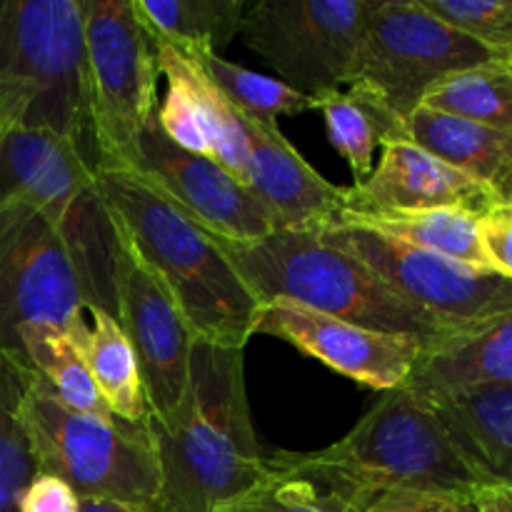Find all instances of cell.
Listing matches in <instances>:
<instances>
[{
	"instance_id": "1",
	"label": "cell",
	"mask_w": 512,
	"mask_h": 512,
	"mask_svg": "<svg viewBox=\"0 0 512 512\" xmlns=\"http://www.w3.org/2000/svg\"><path fill=\"white\" fill-rule=\"evenodd\" d=\"M160 468L153 512H213L270 475L245 393L243 350L195 340L190 378L178 413L150 420Z\"/></svg>"
},
{
	"instance_id": "2",
	"label": "cell",
	"mask_w": 512,
	"mask_h": 512,
	"mask_svg": "<svg viewBox=\"0 0 512 512\" xmlns=\"http://www.w3.org/2000/svg\"><path fill=\"white\" fill-rule=\"evenodd\" d=\"M95 170L123 245L168 290L195 340L243 350L260 303L213 235L130 170Z\"/></svg>"
},
{
	"instance_id": "3",
	"label": "cell",
	"mask_w": 512,
	"mask_h": 512,
	"mask_svg": "<svg viewBox=\"0 0 512 512\" xmlns=\"http://www.w3.org/2000/svg\"><path fill=\"white\" fill-rule=\"evenodd\" d=\"M268 458L340 495L355 512L390 490L473 495L480 485L433 405L403 388L383 393L338 443L315 453L278 450Z\"/></svg>"
},
{
	"instance_id": "4",
	"label": "cell",
	"mask_w": 512,
	"mask_h": 512,
	"mask_svg": "<svg viewBox=\"0 0 512 512\" xmlns=\"http://www.w3.org/2000/svg\"><path fill=\"white\" fill-rule=\"evenodd\" d=\"M215 243L258 303L288 300L380 333L413 335L425 345L450 333L320 230L278 228L250 243L223 238Z\"/></svg>"
},
{
	"instance_id": "5",
	"label": "cell",
	"mask_w": 512,
	"mask_h": 512,
	"mask_svg": "<svg viewBox=\"0 0 512 512\" xmlns=\"http://www.w3.org/2000/svg\"><path fill=\"white\" fill-rule=\"evenodd\" d=\"M13 200L38 210L63 235L83 270L93 308L115 318L125 245L88 153L50 130L8 128L0 138V203Z\"/></svg>"
},
{
	"instance_id": "6",
	"label": "cell",
	"mask_w": 512,
	"mask_h": 512,
	"mask_svg": "<svg viewBox=\"0 0 512 512\" xmlns=\"http://www.w3.org/2000/svg\"><path fill=\"white\" fill-rule=\"evenodd\" d=\"M0 115L93 150L80 0L0 3Z\"/></svg>"
},
{
	"instance_id": "7",
	"label": "cell",
	"mask_w": 512,
	"mask_h": 512,
	"mask_svg": "<svg viewBox=\"0 0 512 512\" xmlns=\"http://www.w3.org/2000/svg\"><path fill=\"white\" fill-rule=\"evenodd\" d=\"M20 425L38 473L63 480L78 498H98L153 512L160 468L148 428L75 413L30 375L20 400Z\"/></svg>"
},
{
	"instance_id": "8",
	"label": "cell",
	"mask_w": 512,
	"mask_h": 512,
	"mask_svg": "<svg viewBox=\"0 0 512 512\" xmlns=\"http://www.w3.org/2000/svg\"><path fill=\"white\" fill-rule=\"evenodd\" d=\"M80 3L95 168L130 170L140 133L158 113V53L133 0Z\"/></svg>"
},
{
	"instance_id": "9",
	"label": "cell",
	"mask_w": 512,
	"mask_h": 512,
	"mask_svg": "<svg viewBox=\"0 0 512 512\" xmlns=\"http://www.w3.org/2000/svg\"><path fill=\"white\" fill-rule=\"evenodd\" d=\"M88 283L63 235L25 203H0V355L23 365L20 330L55 325L80 345L90 333Z\"/></svg>"
},
{
	"instance_id": "10",
	"label": "cell",
	"mask_w": 512,
	"mask_h": 512,
	"mask_svg": "<svg viewBox=\"0 0 512 512\" xmlns=\"http://www.w3.org/2000/svg\"><path fill=\"white\" fill-rule=\"evenodd\" d=\"M378 0H255L245 5V45L298 93L340 90L355 80L360 45Z\"/></svg>"
},
{
	"instance_id": "11",
	"label": "cell",
	"mask_w": 512,
	"mask_h": 512,
	"mask_svg": "<svg viewBox=\"0 0 512 512\" xmlns=\"http://www.w3.org/2000/svg\"><path fill=\"white\" fill-rule=\"evenodd\" d=\"M503 60L420 0H378L360 45L355 80L373 85L408 118L433 85L463 70Z\"/></svg>"
},
{
	"instance_id": "12",
	"label": "cell",
	"mask_w": 512,
	"mask_h": 512,
	"mask_svg": "<svg viewBox=\"0 0 512 512\" xmlns=\"http://www.w3.org/2000/svg\"><path fill=\"white\" fill-rule=\"evenodd\" d=\"M320 233L363 260L395 293L433 315L450 333L512 310V280L505 275L470 268L355 225H328Z\"/></svg>"
},
{
	"instance_id": "13",
	"label": "cell",
	"mask_w": 512,
	"mask_h": 512,
	"mask_svg": "<svg viewBox=\"0 0 512 512\" xmlns=\"http://www.w3.org/2000/svg\"><path fill=\"white\" fill-rule=\"evenodd\" d=\"M130 173L215 238L250 243L278 230L268 208L235 175L208 155L175 145L155 118L140 133Z\"/></svg>"
},
{
	"instance_id": "14",
	"label": "cell",
	"mask_w": 512,
	"mask_h": 512,
	"mask_svg": "<svg viewBox=\"0 0 512 512\" xmlns=\"http://www.w3.org/2000/svg\"><path fill=\"white\" fill-rule=\"evenodd\" d=\"M115 320L135 353L150 420L178 413L190 378L195 335L168 290L125 248L115 283Z\"/></svg>"
},
{
	"instance_id": "15",
	"label": "cell",
	"mask_w": 512,
	"mask_h": 512,
	"mask_svg": "<svg viewBox=\"0 0 512 512\" xmlns=\"http://www.w3.org/2000/svg\"><path fill=\"white\" fill-rule=\"evenodd\" d=\"M255 335L285 340L335 373L380 393L403 388L425 348L423 340L413 335L380 333L288 300L260 303Z\"/></svg>"
},
{
	"instance_id": "16",
	"label": "cell",
	"mask_w": 512,
	"mask_h": 512,
	"mask_svg": "<svg viewBox=\"0 0 512 512\" xmlns=\"http://www.w3.org/2000/svg\"><path fill=\"white\" fill-rule=\"evenodd\" d=\"M153 43L165 78V100L155 113L160 130L188 153L213 158L245 185L248 138L243 115L188 53L160 40Z\"/></svg>"
},
{
	"instance_id": "17",
	"label": "cell",
	"mask_w": 512,
	"mask_h": 512,
	"mask_svg": "<svg viewBox=\"0 0 512 512\" xmlns=\"http://www.w3.org/2000/svg\"><path fill=\"white\" fill-rule=\"evenodd\" d=\"M380 150L373 173L363 183L345 188L343 213L388 215L460 208L485 215L498 203L490 185L450 168L413 140H390Z\"/></svg>"
},
{
	"instance_id": "18",
	"label": "cell",
	"mask_w": 512,
	"mask_h": 512,
	"mask_svg": "<svg viewBox=\"0 0 512 512\" xmlns=\"http://www.w3.org/2000/svg\"><path fill=\"white\" fill-rule=\"evenodd\" d=\"M243 128L248 138L245 188L268 208L275 225L288 230L333 225L345 210V188L325 180L278 125H260L243 115Z\"/></svg>"
},
{
	"instance_id": "19",
	"label": "cell",
	"mask_w": 512,
	"mask_h": 512,
	"mask_svg": "<svg viewBox=\"0 0 512 512\" xmlns=\"http://www.w3.org/2000/svg\"><path fill=\"white\" fill-rule=\"evenodd\" d=\"M488 385H512V310L425 345L403 390L435 405Z\"/></svg>"
},
{
	"instance_id": "20",
	"label": "cell",
	"mask_w": 512,
	"mask_h": 512,
	"mask_svg": "<svg viewBox=\"0 0 512 512\" xmlns=\"http://www.w3.org/2000/svg\"><path fill=\"white\" fill-rule=\"evenodd\" d=\"M480 485H512V385H488L433 405Z\"/></svg>"
},
{
	"instance_id": "21",
	"label": "cell",
	"mask_w": 512,
	"mask_h": 512,
	"mask_svg": "<svg viewBox=\"0 0 512 512\" xmlns=\"http://www.w3.org/2000/svg\"><path fill=\"white\" fill-rule=\"evenodd\" d=\"M313 110H320L328 140L348 163L355 183H363L375 168V150L390 140H405V118L395 113L383 95L365 80L348 88L313 95Z\"/></svg>"
},
{
	"instance_id": "22",
	"label": "cell",
	"mask_w": 512,
	"mask_h": 512,
	"mask_svg": "<svg viewBox=\"0 0 512 512\" xmlns=\"http://www.w3.org/2000/svg\"><path fill=\"white\" fill-rule=\"evenodd\" d=\"M405 135L450 168L493 190L512 173V135L460 115L418 105L405 118Z\"/></svg>"
},
{
	"instance_id": "23",
	"label": "cell",
	"mask_w": 512,
	"mask_h": 512,
	"mask_svg": "<svg viewBox=\"0 0 512 512\" xmlns=\"http://www.w3.org/2000/svg\"><path fill=\"white\" fill-rule=\"evenodd\" d=\"M480 218L460 208H433L413 210V213H388V215H348L340 213L333 225H355L370 230L383 238L458 260L470 268L495 273L488 253L483 248L480 235ZM500 275V273H498Z\"/></svg>"
},
{
	"instance_id": "24",
	"label": "cell",
	"mask_w": 512,
	"mask_h": 512,
	"mask_svg": "<svg viewBox=\"0 0 512 512\" xmlns=\"http://www.w3.org/2000/svg\"><path fill=\"white\" fill-rule=\"evenodd\" d=\"M243 0H133V10L148 35L180 50L220 55L240 35Z\"/></svg>"
},
{
	"instance_id": "25",
	"label": "cell",
	"mask_w": 512,
	"mask_h": 512,
	"mask_svg": "<svg viewBox=\"0 0 512 512\" xmlns=\"http://www.w3.org/2000/svg\"><path fill=\"white\" fill-rule=\"evenodd\" d=\"M90 318L93 323L83 343V355L105 408L120 423L148 428L150 410L145 403L143 380L123 328L100 308L90 310Z\"/></svg>"
},
{
	"instance_id": "26",
	"label": "cell",
	"mask_w": 512,
	"mask_h": 512,
	"mask_svg": "<svg viewBox=\"0 0 512 512\" xmlns=\"http://www.w3.org/2000/svg\"><path fill=\"white\" fill-rule=\"evenodd\" d=\"M25 368L38 375L55 398L75 413L113 418L100 398L85 363L83 345L55 325H28L20 330Z\"/></svg>"
},
{
	"instance_id": "27",
	"label": "cell",
	"mask_w": 512,
	"mask_h": 512,
	"mask_svg": "<svg viewBox=\"0 0 512 512\" xmlns=\"http://www.w3.org/2000/svg\"><path fill=\"white\" fill-rule=\"evenodd\" d=\"M420 105L512 135V70L505 60L440 80Z\"/></svg>"
},
{
	"instance_id": "28",
	"label": "cell",
	"mask_w": 512,
	"mask_h": 512,
	"mask_svg": "<svg viewBox=\"0 0 512 512\" xmlns=\"http://www.w3.org/2000/svg\"><path fill=\"white\" fill-rule=\"evenodd\" d=\"M183 53H188V50H183ZM188 55L205 70V75L230 100V105L255 123L278 125V118H283V115L313 110V98L298 93L283 80L255 73L243 65L230 63L223 55L205 53V50H195Z\"/></svg>"
},
{
	"instance_id": "29",
	"label": "cell",
	"mask_w": 512,
	"mask_h": 512,
	"mask_svg": "<svg viewBox=\"0 0 512 512\" xmlns=\"http://www.w3.org/2000/svg\"><path fill=\"white\" fill-rule=\"evenodd\" d=\"M30 370L0 355V512H18V500L38 473L20 425V400Z\"/></svg>"
},
{
	"instance_id": "30",
	"label": "cell",
	"mask_w": 512,
	"mask_h": 512,
	"mask_svg": "<svg viewBox=\"0 0 512 512\" xmlns=\"http://www.w3.org/2000/svg\"><path fill=\"white\" fill-rule=\"evenodd\" d=\"M270 468L273 470L263 483L238 498L225 500L213 512H355L353 505L315 480L273 463Z\"/></svg>"
},
{
	"instance_id": "31",
	"label": "cell",
	"mask_w": 512,
	"mask_h": 512,
	"mask_svg": "<svg viewBox=\"0 0 512 512\" xmlns=\"http://www.w3.org/2000/svg\"><path fill=\"white\" fill-rule=\"evenodd\" d=\"M453 28L483 43L508 63L512 58V0H420Z\"/></svg>"
},
{
	"instance_id": "32",
	"label": "cell",
	"mask_w": 512,
	"mask_h": 512,
	"mask_svg": "<svg viewBox=\"0 0 512 512\" xmlns=\"http://www.w3.org/2000/svg\"><path fill=\"white\" fill-rule=\"evenodd\" d=\"M360 512H478V508L473 503V495L390 490L368 500Z\"/></svg>"
},
{
	"instance_id": "33",
	"label": "cell",
	"mask_w": 512,
	"mask_h": 512,
	"mask_svg": "<svg viewBox=\"0 0 512 512\" xmlns=\"http://www.w3.org/2000/svg\"><path fill=\"white\" fill-rule=\"evenodd\" d=\"M78 495L53 475L35 473L18 500V512H78Z\"/></svg>"
},
{
	"instance_id": "34",
	"label": "cell",
	"mask_w": 512,
	"mask_h": 512,
	"mask_svg": "<svg viewBox=\"0 0 512 512\" xmlns=\"http://www.w3.org/2000/svg\"><path fill=\"white\" fill-rule=\"evenodd\" d=\"M480 235L495 273L512 280V220L490 210L480 218Z\"/></svg>"
},
{
	"instance_id": "35",
	"label": "cell",
	"mask_w": 512,
	"mask_h": 512,
	"mask_svg": "<svg viewBox=\"0 0 512 512\" xmlns=\"http://www.w3.org/2000/svg\"><path fill=\"white\" fill-rule=\"evenodd\" d=\"M473 503L478 512H512V485H478Z\"/></svg>"
},
{
	"instance_id": "36",
	"label": "cell",
	"mask_w": 512,
	"mask_h": 512,
	"mask_svg": "<svg viewBox=\"0 0 512 512\" xmlns=\"http://www.w3.org/2000/svg\"><path fill=\"white\" fill-rule=\"evenodd\" d=\"M78 512H143V510L128 508V505H120V503H110V500L80 498Z\"/></svg>"
},
{
	"instance_id": "37",
	"label": "cell",
	"mask_w": 512,
	"mask_h": 512,
	"mask_svg": "<svg viewBox=\"0 0 512 512\" xmlns=\"http://www.w3.org/2000/svg\"><path fill=\"white\" fill-rule=\"evenodd\" d=\"M495 195H498V203H512V173L495 188Z\"/></svg>"
},
{
	"instance_id": "38",
	"label": "cell",
	"mask_w": 512,
	"mask_h": 512,
	"mask_svg": "<svg viewBox=\"0 0 512 512\" xmlns=\"http://www.w3.org/2000/svg\"><path fill=\"white\" fill-rule=\"evenodd\" d=\"M490 210H495V213L503 215V218L512 220V203H495ZM490 210H488V213H490Z\"/></svg>"
},
{
	"instance_id": "39",
	"label": "cell",
	"mask_w": 512,
	"mask_h": 512,
	"mask_svg": "<svg viewBox=\"0 0 512 512\" xmlns=\"http://www.w3.org/2000/svg\"><path fill=\"white\" fill-rule=\"evenodd\" d=\"M5 130H8V123H5V118H3V115H0V138H3Z\"/></svg>"
},
{
	"instance_id": "40",
	"label": "cell",
	"mask_w": 512,
	"mask_h": 512,
	"mask_svg": "<svg viewBox=\"0 0 512 512\" xmlns=\"http://www.w3.org/2000/svg\"><path fill=\"white\" fill-rule=\"evenodd\" d=\"M508 65H510V70H512V58H510V60H508Z\"/></svg>"
}]
</instances>
